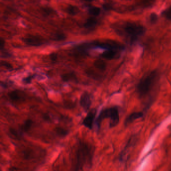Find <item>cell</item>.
<instances>
[{"mask_svg": "<svg viewBox=\"0 0 171 171\" xmlns=\"http://www.w3.org/2000/svg\"><path fill=\"white\" fill-rule=\"evenodd\" d=\"M94 150L92 146L85 142H80L75 157V170H83L84 165L91 164Z\"/></svg>", "mask_w": 171, "mask_h": 171, "instance_id": "6da1fadb", "label": "cell"}, {"mask_svg": "<svg viewBox=\"0 0 171 171\" xmlns=\"http://www.w3.org/2000/svg\"><path fill=\"white\" fill-rule=\"evenodd\" d=\"M158 80L159 74L157 71H150L145 75L136 86V92L139 97L145 98L149 95L154 88Z\"/></svg>", "mask_w": 171, "mask_h": 171, "instance_id": "7a4b0ae2", "label": "cell"}, {"mask_svg": "<svg viewBox=\"0 0 171 171\" xmlns=\"http://www.w3.org/2000/svg\"><path fill=\"white\" fill-rule=\"evenodd\" d=\"M114 29L116 32L121 36L130 39L133 41L143 35L145 32V29L142 25L131 22H126L115 25Z\"/></svg>", "mask_w": 171, "mask_h": 171, "instance_id": "3957f363", "label": "cell"}, {"mask_svg": "<svg viewBox=\"0 0 171 171\" xmlns=\"http://www.w3.org/2000/svg\"><path fill=\"white\" fill-rule=\"evenodd\" d=\"M25 44L31 46H39L44 43V39L40 36L28 35L23 39Z\"/></svg>", "mask_w": 171, "mask_h": 171, "instance_id": "277c9868", "label": "cell"}, {"mask_svg": "<svg viewBox=\"0 0 171 171\" xmlns=\"http://www.w3.org/2000/svg\"><path fill=\"white\" fill-rule=\"evenodd\" d=\"M95 45L100 48H102L104 49H112L114 50H122L124 49V46L121 44L116 42L113 41H107L103 42H99L96 43Z\"/></svg>", "mask_w": 171, "mask_h": 171, "instance_id": "5b68a950", "label": "cell"}, {"mask_svg": "<svg viewBox=\"0 0 171 171\" xmlns=\"http://www.w3.org/2000/svg\"><path fill=\"white\" fill-rule=\"evenodd\" d=\"M96 114H97L96 109L93 108L90 110L83 121V125L84 126L89 130H92Z\"/></svg>", "mask_w": 171, "mask_h": 171, "instance_id": "8992f818", "label": "cell"}, {"mask_svg": "<svg viewBox=\"0 0 171 171\" xmlns=\"http://www.w3.org/2000/svg\"><path fill=\"white\" fill-rule=\"evenodd\" d=\"M80 104L85 112L90 109L92 106V101L90 95L88 92H84L80 98Z\"/></svg>", "mask_w": 171, "mask_h": 171, "instance_id": "52a82bcc", "label": "cell"}, {"mask_svg": "<svg viewBox=\"0 0 171 171\" xmlns=\"http://www.w3.org/2000/svg\"><path fill=\"white\" fill-rule=\"evenodd\" d=\"M109 121V127H115L118 125L120 121V115L118 109L116 107H112V113L110 118Z\"/></svg>", "mask_w": 171, "mask_h": 171, "instance_id": "ba28073f", "label": "cell"}, {"mask_svg": "<svg viewBox=\"0 0 171 171\" xmlns=\"http://www.w3.org/2000/svg\"><path fill=\"white\" fill-rule=\"evenodd\" d=\"M144 116L143 112H137L131 113V115H129L126 119L125 120V124L126 126H128L130 124L133 123L134 121L138 120L139 118H142Z\"/></svg>", "mask_w": 171, "mask_h": 171, "instance_id": "9c48e42d", "label": "cell"}, {"mask_svg": "<svg viewBox=\"0 0 171 171\" xmlns=\"http://www.w3.org/2000/svg\"><path fill=\"white\" fill-rule=\"evenodd\" d=\"M61 78L64 82H69V81L76 82L78 80L76 75L74 72H69V73L62 74L61 76Z\"/></svg>", "mask_w": 171, "mask_h": 171, "instance_id": "30bf717a", "label": "cell"}, {"mask_svg": "<svg viewBox=\"0 0 171 171\" xmlns=\"http://www.w3.org/2000/svg\"><path fill=\"white\" fill-rule=\"evenodd\" d=\"M8 96L11 100H13L14 102H18L22 99V96L20 92L18 90H13L9 92L8 93Z\"/></svg>", "mask_w": 171, "mask_h": 171, "instance_id": "8fae6325", "label": "cell"}, {"mask_svg": "<svg viewBox=\"0 0 171 171\" xmlns=\"http://www.w3.org/2000/svg\"><path fill=\"white\" fill-rule=\"evenodd\" d=\"M116 56V50H112V49L107 50V51H104L102 54V57H103V58L107 59V60H109L114 59Z\"/></svg>", "mask_w": 171, "mask_h": 171, "instance_id": "7c38bea8", "label": "cell"}, {"mask_svg": "<svg viewBox=\"0 0 171 171\" xmlns=\"http://www.w3.org/2000/svg\"><path fill=\"white\" fill-rule=\"evenodd\" d=\"M94 67L100 71H104L107 69V64L106 62L102 59L96 60L93 63Z\"/></svg>", "mask_w": 171, "mask_h": 171, "instance_id": "4fadbf2b", "label": "cell"}, {"mask_svg": "<svg viewBox=\"0 0 171 171\" xmlns=\"http://www.w3.org/2000/svg\"><path fill=\"white\" fill-rule=\"evenodd\" d=\"M66 12L68 13V14L70 15H75L77 14L79 12V9L75 6L70 5L68 6L67 8H66Z\"/></svg>", "mask_w": 171, "mask_h": 171, "instance_id": "5bb4252c", "label": "cell"}, {"mask_svg": "<svg viewBox=\"0 0 171 171\" xmlns=\"http://www.w3.org/2000/svg\"><path fill=\"white\" fill-rule=\"evenodd\" d=\"M34 156V150L31 149H26L23 152V157L24 159L30 160L33 158Z\"/></svg>", "mask_w": 171, "mask_h": 171, "instance_id": "9a60e30c", "label": "cell"}, {"mask_svg": "<svg viewBox=\"0 0 171 171\" xmlns=\"http://www.w3.org/2000/svg\"><path fill=\"white\" fill-rule=\"evenodd\" d=\"M97 24V20L94 17H91L88 19L84 24L86 28H90L95 26Z\"/></svg>", "mask_w": 171, "mask_h": 171, "instance_id": "2e32d148", "label": "cell"}, {"mask_svg": "<svg viewBox=\"0 0 171 171\" xmlns=\"http://www.w3.org/2000/svg\"><path fill=\"white\" fill-rule=\"evenodd\" d=\"M33 125V121L30 119L26 120L21 126V130L24 132H27L31 129Z\"/></svg>", "mask_w": 171, "mask_h": 171, "instance_id": "e0dca14e", "label": "cell"}, {"mask_svg": "<svg viewBox=\"0 0 171 171\" xmlns=\"http://www.w3.org/2000/svg\"><path fill=\"white\" fill-rule=\"evenodd\" d=\"M55 131L56 134L60 137H65L68 135V133H69L68 130H66L61 127H56Z\"/></svg>", "mask_w": 171, "mask_h": 171, "instance_id": "ac0fdd59", "label": "cell"}, {"mask_svg": "<svg viewBox=\"0 0 171 171\" xmlns=\"http://www.w3.org/2000/svg\"><path fill=\"white\" fill-rule=\"evenodd\" d=\"M89 12L93 16H97L100 13V9L96 7H93L89 9Z\"/></svg>", "mask_w": 171, "mask_h": 171, "instance_id": "d6986e66", "label": "cell"}, {"mask_svg": "<svg viewBox=\"0 0 171 171\" xmlns=\"http://www.w3.org/2000/svg\"><path fill=\"white\" fill-rule=\"evenodd\" d=\"M9 132L13 136H15L16 139H20L21 138V136L22 135V134L20 132L18 131L17 130H16L14 128L11 127L9 129Z\"/></svg>", "mask_w": 171, "mask_h": 171, "instance_id": "ffe728a7", "label": "cell"}, {"mask_svg": "<svg viewBox=\"0 0 171 171\" xmlns=\"http://www.w3.org/2000/svg\"><path fill=\"white\" fill-rule=\"evenodd\" d=\"M42 12L45 16H50L53 14L54 11L51 8L48 7H45L42 9Z\"/></svg>", "mask_w": 171, "mask_h": 171, "instance_id": "44dd1931", "label": "cell"}, {"mask_svg": "<svg viewBox=\"0 0 171 171\" xmlns=\"http://www.w3.org/2000/svg\"><path fill=\"white\" fill-rule=\"evenodd\" d=\"M86 74L89 77H91L93 79L97 80L100 78V77H99V75L95 73L94 71H93V70H88L86 71Z\"/></svg>", "mask_w": 171, "mask_h": 171, "instance_id": "7402d4cb", "label": "cell"}, {"mask_svg": "<svg viewBox=\"0 0 171 171\" xmlns=\"http://www.w3.org/2000/svg\"><path fill=\"white\" fill-rule=\"evenodd\" d=\"M164 17L169 21H171V6L166 9L163 13Z\"/></svg>", "mask_w": 171, "mask_h": 171, "instance_id": "603a6c76", "label": "cell"}, {"mask_svg": "<svg viewBox=\"0 0 171 171\" xmlns=\"http://www.w3.org/2000/svg\"><path fill=\"white\" fill-rule=\"evenodd\" d=\"M54 40L56 41H62L65 39L66 36L62 33L58 32L56 33L54 36Z\"/></svg>", "mask_w": 171, "mask_h": 171, "instance_id": "cb8c5ba5", "label": "cell"}, {"mask_svg": "<svg viewBox=\"0 0 171 171\" xmlns=\"http://www.w3.org/2000/svg\"><path fill=\"white\" fill-rule=\"evenodd\" d=\"M154 0H143L142 5L144 7H149L153 5Z\"/></svg>", "mask_w": 171, "mask_h": 171, "instance_id": "d4e9b609", "label": "cell"}, {"mask_svg": "<svg viewBox=\"0 0 171 171\" xmlns=\"http://www.w3.org/2000/svg\"><path fill=\"white\" fill-rule=\"evenodd\" d=\"M1 66L8 70H11L13 68V66L10 63L6 62V61H2Z\"/></svg>", "mask_w": 171, "mask_h": 171, "instance_id": "484cf974", "label": "cell"}, {"mask_svg": "<svg viewBox=\"0 0 171 171\" xmlns=\"http://www.w3.org/2000/svg\"><path fill=\"white\" fill-rule=\"evenodd\" d=\"M158 20V17L156 14H152L150 16V20L153 23H155Z\"/></svg>", "mask_w": 171, "mask_h": 171, "instance_id": "4316f807", "label": "cell"}, {"mask_svg": "<svg viewBox=\"0 0 171 171\" xmlns=\"http://www.w3.org/2000/svg\"><path fill=\"white\" fill-rule=\"evenodd\" d=\"M50 58H51V60L53 62H55L57 60V56L56 54H55V53H52V54H51L50 56Z\"/></svg>", "mask_w": 171, "mask_h": 171, "instance_id": "83f0119b", "label": "cell"}, {"mask_svg": "<svg viewBox=\"0 0 171 171\" xmlns=\"http://www.w3.org/2000/svg\"><path fill=\"white\" fill-rule=\"evenodd\" d=\"M73 102H65V106L66 107H67L68 108H72L73 107H74V106L73 105Z\"/></svg>", "mask_w": 171, "mask_h": 171, "instance_id": "f1b7e54d", "label": "cell"}, {"mask_svg": "<svg viewBox=\"0 0 171 171\" xmlns=\"http://www.w3.org/2000/svg\"><path fill=\"white\" fill-rule=\"evenodd\" d=\"M31 79H32V77L31 76H29V77L25 78L23 79L24 83H31Z\"/></svg>", "mask_w": 171, "mask_h": 171, "instance_id": "f546056e", "label": "cell"}, {"mask_svg": "<svg viewBox=\"0 0 171 171\" xmlns=\"http://www.w3.org/2000/svg\"><path fill=\"white\" fill-rule=\"evenodd\" d=\"M4 46H5V41L3 40V39L1 38L0 40V48L1 50L4 48Z\"/></svg>", "mask_w": 171, "mask_h": 171, "instance_id": "4dcf8cb0", "label": "cell"}, {"mask_svg": "<svg viewBox=\"0 0 171 171\" xmlns=\"http://www.w3.org/2000/svg\"><path fill=\"white\" fill-rule=\"evenodd\" d=\"M43 119L46 121H50V120H51L50 116L47 114H45V115H43Z\"/></svg>", "mask_w": 171, "mask_h": 171, "instance_id": "1f68e13d", "label": "cell"}, {"mask_svg": "<svg viewBox=\"0 0 171 171\" xmlns=\"http://www.w3.org/2000/svg\"><path fill=\"white\" fill-rule=\"evenodd\" d=\"M83 1H84L86 2H92L93 1V0H83Z\"/></svg>", "mask_w": 171, "mask_h": 171, "instance_id": "d6a6232c", "label": "cell"}]
</instances>
